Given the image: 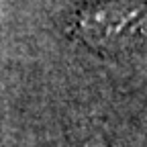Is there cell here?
<instances>
[{
  "instance_id": "obj_1",
  "label": "cell",
  "mask_w": 147,
  "mask_h": 147,
  "mask_svg": "<svg viewBox=\"0 0 147 147\" xmlns=\"http://www.w3.org/2000/svg\"><path fill=\"white\" fill-rule=\"evenodd\" d=\"M74 35L102 55L139 49L147 41V6L131 0H102L76 14Z\"/></svg>"
}]
</instances>
